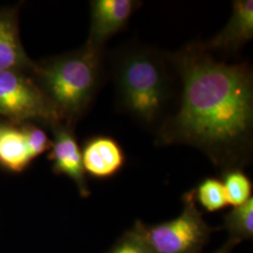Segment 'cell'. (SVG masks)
<instances>
[{"label":"cell","instance_id":"ac0fdd59","mask_svg":"<svg viewBox=\"0 0 253 253\" xmlns=\"http://www.w3.org/2000/svg\"><path fill=\"white\" fill-rule=\"evenodd\" d=\"M8 123L7 122H5V121H3V120H1L0 119V132L2 131V129H3V127L6 126Z\"/></svg>","mask_w":253,"mask_h":253},{"label":"cell","instance_id":"e0dca14e","mask_svg":"<svg viewBox=\"0 0 253 253\" xmlns=\"http://www.w3.org/2000/svg\"><path fill=\"white\" fill-rule=\"evenodd\" d=\"M235 246L236 245L235 243L228 240L226 243L223 245L219 250H217L215 253H232V251H233V249L235 248Z\"/></svg>","mask_w":253,"mask_h":253},{"label":"cell","instance_id":"6da1fadb","mask_svg":"<svg viewBox=\"0 0 253 253\" xmlns=\"http://www.w3.org/2000/svg\"><path fill=\"white\" fill-rule=\"evenodd\" d=\"M182 84L177 111L159 129L160 145H188L222 169L242 168L253 146V80L248 64L215 59L200 42L171 56Z\"/></svg>","mask_w":253,"mask_h":253},{"label":"cell","instance_id":"ba28073f","mask_svg":"<svg viewBox=\"0 0 253 253\" xmlns=\"http://www.w3.org/2000/svg\"><path fill=\"white\" fill-rule=\"evenodd\" d=\"M82 158L84 172L98 179L115 176L126 162L124 151L118 142L103 135L92 137L85 143Z\"/></svg>","mask_w":253,"mask_h":253},{"label":"cell","instance_id":"277c9868","mask_svg":"<svg viewBox=\"0 0 253 253\" xmlns=\"http://www.w3.org/2000/svg\"><path fill=\"white\" fill-rule=\"evenodd\" d=\"M184 208L172 220L146 225L138 220L134 228L142 235L151 253H201L213 229L196 207L194 190L183 196Z\"/></svg>","mask_w":253,"mask_h":253},{"label":"cell","instance_id":"7c38bea8","mask_svg":"<svg viewBox=\"0 0 253 253\" xmlns=\"http://www.w3.org/2000/svg\"><path fill=\"white\" fill-rule=\"evenodd\" d=\"M224 227L229 235V241L239 244L253 237V197L243 205L234 208L224 217Z\"/></svg>","mask_w":253,"mask_h":253},{"label":"cell","instance_id":"5bb4252c","mask_svg":"<svg viewBox=\"0 0 253 253\" xmlns=\"http://www.w3.org/2000/svg\"><path fill=\"white\" fill-rule=\"evenodd\" d=\"M194 195L195 201L208 212H216L228 206L223 184L217 178L204 179L194 190Z\"/></svg>","mask_w":253,"mask_h":253},{"label":"cell","instance_id":"52a82bcc","mask_svg":"<svg viewBox=\"0 0 253 253\" xmlns=\"http://www.w3.org/2000/svg\"><path fill=\"white\" fill-rule=\"evenodd\" d=\"M142 5L135 0H94L87 44L104 48L105 42L126 27L133 12Z\"/></svg>","mask_w":253,"mask_h":253},{"label":"cell","instance_id":"4fadbf2b","mask_svg":"<svg viewBox=\"0 0 253 253\" xmlns=\"http://www.w3.org/2000/svg\"><path fill=\"white\" fill-rule=\"evenodd\" d=\"M221 182L228 205L236 208L252 198L253 183L241 168H231L223 171Z\"/></svg>","mask_w":253,"mask_h":253},{"label":"cell","instance_id":"2e32d148","mask_svg":"<svg viewBox=\"0 0 253 253\" xmlns=\"http://www.w3.org/2000/svg\"><path fill=\"white\" fill-rule=\"evenodd\" d=\"M106 253H151L144 238L133 227L126 231Z\"/></svg>","mask_w":253,"mask_h":253},{"label":"cell","instance_id":"9a60e30c","mask_svg":"<svg viewBox=\"0 0 253 253\" xmlns=\"http://www.w3.org/2000/svg\"><path fill=\"white\" fill-rule=\"evenodd\" d=\"M20 126L26 137L28 152L32 161L40 155L51 150L52 141L42 128L33 123H26Z\"/></svg>","mask_w":253,"mask_h":253},{"label":"cell","instance_id":"9c48e42d","mask_svg":"<svg viewBox=\"0 0 253 253\" xmlns=\"http://www.w3.org/2000/svg\"><path fill=\"white\" fill-rule=\"evenodd\" d=\"M253 1L236 0L233 3V14L226 27L217 35L201 46L208 52H235L253 40Z\"/></svg>","mask_w":253,"mask_h":253},{"label":"cell","instance_id":"8992f818","mask_svg":"<svg viewBox=\"0 0 253 253\" xmlns=\"http://www.w3.org/2000/svg\"><path fill=\"white\" fill-rule=\"evenodd\" d=\"M51 128L54 140L49 159L53 163V171L70 177L75 183L82 197L89 196L82 151L73 134V126L59 123Z\"/></svg>","mask_w":253,"mask_h":253},{"label":"cell","instance_id":"3957f363","mask_svg":"<svg viewBox=\"0 0 253 253\" xmlns=\"http://www.w3.org/2000/svg\"><path fill=\"white\" fill-rule=\"evenodd\" d=\"M103 49L85 43L77 51L36 63L32 76L68 126L83 117L99 90Z\"/></svg>","mask_w":253,"mask_h":253},{"label":"cell","instance_id":"30bf717a","mask_svg":"<svg viewBox=\"0 0 253 253\" xmlns=\"http://www.w3.org/2000/svg\"><path fill=\"white\" fill-rule=\"evenodd\" d=\"M35 66L20 41L17 9H0V71L15 70L32 74Z\"/></svg>","mask_w":253,"mask_h":253},{"label":"cell","instance_id":"7a4b0ae2","mask_svg":"<svg viewBox=\"0 0 253 253\" xmlns=\"http://www.w3.org/2000/svg\"><path fill=\"white\" fill-rule=\"evenodd\" d=\"M170 63L171 58L145 47L119 53L114 73L120 108L144 125L157 123L172 97Z\"/></svg>","mask_w":253,"mask_h":253},{"label":"cell","instance_id":"8fae6325","mask_svg":"<svg viewBox=\"0 0 253 253\" xmlns=\"http://www.w3.org/2000/svg\"><path fill=\"white\" fill-rule=\"evenodd\" d=\"M32 162L21 126L8 125L0 132V165L11 172H22Z\"/></svg>","mask_w":253,"mask_h":253},{"label":"cell","instance_id":"5b68a950","mask_svg":"<svg viewBox=\"0 0 253 253\" xmlns=\"http://www.w3.org/2000/svg\"><path fill=\"white\" fill-rule=\"evenodd\" d=\"M0 115L16 126L63 123L32 74L15 70L0 71Z\"/></svg>","mask_w":253,"mask_h":253}]
</instances>
